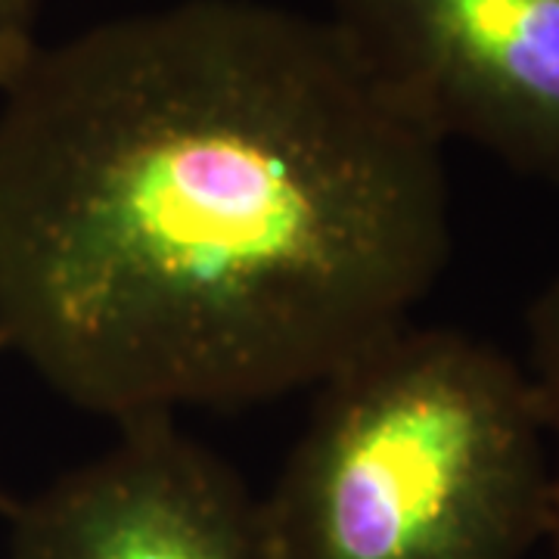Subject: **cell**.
<instances>
[{
	"label": "cell",
	"mask_w": 559,
	"mask_h": 559,
	"mask_svg": "<svg viewBox=\"0 0 559 559\" xmlns=\"http://www.w3.org/2000/svg\"><path fill=\"white\" fill-rule=\"evenodd\" d=\"M441 150L259 0L40 47L0 94V348L116 423L318 389L441 277Z\"/></svg>",
	"instance_id": "6da1fadb"
},
{
	"label": "cell",
	"mask_w": 559,
	"mask_h": 559,
	"mask_svg": "<svg viewBox=\"0 0 559 559\" xmlns=\"http://www.w3.org/2000/svg\"><path fill=\"white\" fill-rule=\"evenodd\" d=\"M261 503L277 559H525L550 510L535 385L491 342L404 323L320 382Z\"/></svg>",
	"instance_id": "7a4b0ae2"
},
{
	"label": "cell",
	"mask_w": 559,
	"mask_h": 559,
	"mask_svg": "<svg viewBox=\"0 0 559 559\" xmlns=\"http://www.w3.org/2000/svg\"><path fill=\"white\" fill-rule=\"evenodd\" d=\"M323 20L419 131L559 187V0H330Z\"/></svg>",
	"instance_id": "3957f363"
},
{
	"label": "cell",
	"mask_w": 559,
	"mask_h": 559,
	"mask_svg": "<svg viewBox=\"0 0 559 559\" xmlns=\"http://www.w3.org/2000/svg\"><path fill=\"white\" fill-rule=\"evenodd\" d=\"M0 510L10 559H277L261 498L175 417L119 423L106 454Z\"/></svg>",
	"instance_id": "277c9868"
},
{
	"label": "cell",
	"mask_w": 559,
	"mask_h": 559,
	"mask_svg": "<svg viewBox=\"0 0 559 559\" xmlns=\"http://www.w3.org/2000/svg\"><path fill=\"white\" fill-rule=\"evenodd\" d=\"M528 364L525 373L535 385L547 441L554 444L550 457V510H547V535L550 559H559V274L532 301L528 318Z\"/></svg>",
	"instance_id": "5b68a950"
},
{
	"label": "cell",
	"mask_w": 559,
	"mask_h": 559,
	"mask_svg": "<svg viewBox=\"0 0 559 559\" xmlns=\"http://www.w3.org/2000/svg\"><path fill=\"white\" fill-rule=\"evenodd\" d=\"M40 0H0V94L38 57Z\"/></svg>",
	"instance_id": "8992f818"
},
{
	"label": "cell",
	"mask_w": 559,
	"mask_h": 559,
	"mask_svg": "<svg viewBox=\"0 0 559 559\" xmlns=\"http://www.w3.org/2000/svg\"><path fill=\"white\" fill-rule=\"evenodd\" d=\"M0 352H3V348H0Z\"/></svg>",
	"instance_id": "52a82bcc"
}]
</instances>
